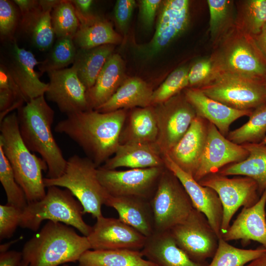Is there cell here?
I'll list each match as a JSON object with an SVG mask.
<instances>
[{
    "mask_svg": "<svg viewBox=\"0 0 266 266\" xmlns=\"http://www.w3.org/2000/svg\"><path fill=\"white\" fill-rule=\"evenodd\" d=\"M127 117L125 109L109 112L91 109L67 115L58 123L55 131L73 140L99 167L120 145Z\"/></svg>",
    "mask_w": 266,
    "mask_h": 266,
    "instance_id": "1",
    "label": "cell"
},
{
    "mask_svg": "<svg viewBox=\"0 0 266 266\" xmlns=\"http://www.w3.org/2000/svg\"><path fill=\"white\" fill-rule=\"evenodd\" d=\"M42 95L18 109L20 133L33 152L38 153L46 163L47 178H56L64 173L67 163L53 135L54 111Z\"/></svg>",
    "mask_w": 266,
    "mask_h": 266,
    "instance_id": "2",
    "label": "cell"
},
{
    "mask_svg": "<svg viewBox=\"0 0 266 266\" xmlns=\"http://www.w3.org/2000/svg\"><path fill=\"white\" fill-rule=\"evenodd\" d=\"M87 237L64 223L48 221L24 245L23 259L30 266H60L78 261L90 250Z\"/></svg>",
    "mask_w": 266,
    "mask_h": 266,
    "instance_id": "3",
    "label": "cell"
},
{
    "mask_svg": "<svg viewBox=\"0 0 266 266\" xmlns=\"http://www.w3.org/2000/svg\"><path fill=\"white\" fill-rule=\"evenodd\" d=\"M0 147L28 203L41 200L46 193L42 172L47 171V166L23 141L16 113L9 114L0 122Z\"/></svg>",
    "mask_w": 266,
    "mask_h": 266,
    "instance_id": "4",
    "label": "cell"
},
{
    "mask_svg": "<svg viewBox=\"0 0 266 266\" xmlns=\"http://www.w3.org/2000/svg\"><path fill=\"white\" fill-rule=\"evenodd\" d=\"M214 46L210 59L214 70L266 82V60L253 36L234 26Z\"/></svg>",
    "mask_w": 266,
    "mask_h": 266,
    "instance_id": "5",
    "label": "cell"
},
{
    "mask_svg": "<svg viewBox=\"0 0 266 266\" xmlns=\"http://www.w3.org/2000/svg\"><path fill=\"white\" fill-rule=\"evenodd\" d=\"M41 200L28 203L23 210L20 227L37 231L44 220L70 226L87 237L92 227L84 221L83 207L67 189L57 186L47 187Z\"/></svg>",
    "mask_w": 266,
    "mask_h": 266,
    "instance_id": "6",
    "label": "cell"
},
{
    "mask_svg": "<svg viewBox=\"0 0 266 266\" xmlns=\"http://www.w3.org/2000/svg\"><path fill=\"white\" fill-rule=\"evenodd\" d=\"M98 167L87 157L74 155L67 160L60 177L44 178L46 187L57 186L69 190L81 204L83 214H91L96 219L102 215L101 207L109 195L100 184Z\"/></svg>",
    "mask_w": 266,
    "mask_h": 266,
    "instance_id": "7",
    "label": "cell"
},
{
    "mask_svg": "<svg viewBox=\"0 0 266 266\" xmlns=\"http://www.w3.org/2000/svg\"><path fill=\"white\" fill-rule=\"evenodd\" d=\"M196 88L237 110H254L266 103V82L230 72L214 69L209 80Z\"/></svg>",
    "mask_w": 266,
    "mask_h": 266,
    "instance_id": "8",
    "label": "cell"
},
{
    "mask_svg": "<svg viewBox=\"0 0 266 266\" xmlns=\"http://www.w3.org/2000/svg\"><path fill=\"white\" fill-rule=\"evenodd\" d=\"M150 203L154 217L155 232L170 231L183 222L194 208L181 182L166 167Z\"/></svg>",
    "mask_w": 266,
    "mask_h": 266,
    "instance_id": "9",
    "label": "cell"
},
{
    "mask_svg": "<svg viewBox=\"0 0 266 266\" xmlns=\"http://www.w3.org/2000/svg\"><path fill=\"white\" fill-rule=\"evenodd\" d=\"M198 182L213 189L220 199L223 210L222 235L228 230L232 218L240 207L254 205L261 197L257 183L247 176L229 177L217 172L205 176Z\"/></svg>",
    "mask_w": 266,
    "mask_h": 266,
    "instance_id": "10",
    "label": "cell"
},
{
    "mask_svg": "<svg viewBox=\"0 0 266 266\" xmlns=\"http://www.w3.org/2000/svg\"><path fill=\"white\" fill-rule=\"evenodd\" d=\"M170 233L177 245L196 262L212 258L218 248L220 238L206 216L194 208L187 218Z\"/></svg>",
    "mask_w": 266,
    "mask_h": 266,
    "instance_id": "11",
    "label": "cell"
},
{
    "mask_svg": "<svg viewBox=\"0 0 266 266\" xmlns=\"http://www.w3.org/2000/svg\"><path fill=\"white\" fill-rule=\"evenodd\" d=\"M165 167L107 169L98 167V179L107 193L113 197L136 196L151 200Z\"/></svg>",
    "mask_w": 266,
    "mask_h": 266,
    "instance_id": "12",
    "label": "cell"
},
{
    "mask_svg": "<svg viewBox=\"0 0 266 266\" xmlns=\"http://www.w3.org/2000/svg\"><path fill=\"white\" fill-rule=\"evenodd\" d=\"M154 108L158 135L156 144L162 154L167 153L180 140L197 116L185 95L179 93Z\"/></svg>",
    "mask_w": 266,
    "mask_h": 266,
    "instance_id": "13",
    "label": "cell"
},
{
    "mask_svg": "<svg viewBox=\"0 0 266 266\" xmlns=\"http://www.w3.org/2000/svg\"><path fill=\"white\" fill-rule=\"evenodd\" d=\"M146 238L119 218H107L103 215L97 218L87 236L91 248L95 250H141Z\"/></svg>",
    "mask_w": 266,
    "mask_h": 266,
    "instance_id": "14",
    "label": "cell"
},
{
    "mask_svg": "<svg viewBox=\"0 0 266 266\" xmlns=\"http://www.w3.org/2000/svg\"><path fill=\"white\" fill-rule=\"evenodd\" d=\"M48 89L45 94L66 116L91 110L87 89L72 67L49 71Z\"/></svg>",
    "mask_w": 266,
    "mask_h": 266,
    "instance_id": "15",
    "label": "cell"
},
{
    "mask_svg": "<svg viewBox=\"0 0 266 266\" xmlns=\"http://www.w3.org/2000/svg\"><path fill=\"white\" fill-rule=\"evenodd\" d=\"M14 39L6 62L2 63L16 84L26 103L45 94L48 83L40 80L35 70L40 62L32 52L20 47Z\"/></svg>",
    "mask_w": 266,
    "mask_h": 266,
    "instance_id": "16",
    "label": "cell"
},
{
    "mask_svg": "<svg viewBox=\"0 0 266 266\" xmlns=\"http://www.w3.org/2000/svg\"><path fill=\"white\" fill-rule=\"evenodd\" d=\"M248 155L249 152L242 145L229 140L208 122L205 146L193 178L198 182L209 174L218 172L227 165L244 160Z\"/></svg>",
    "mask_w": 266,
    "mask_h": 266,
    "instance_id": "17",
    "label": "cell"
},
{
    "mask_svg": "<svg viewBox=\"0 0 266 266\" xmlns=\"http://www.w3.org/2000/svg\"><path fill=\"white\" fill-rule=\"evenodd\" d=\"M165 166L178 178L189 195L194 208L202 213L220 238L223 210L217 193L212 188L201 185L193 177L180 168L168 155L163 154Z\"/></svg>",
    "mask_w": 266,
    "mask_h": 266,
    "instance_id": "18",
    "label": "cell"
},
{
    "mask_svg": "<svg viewBox=\"0 0 266 266\" xmlns=\"http://www.w3.org/2000/svg\"><path fill=\"white\" fill-rule=\"evenodd\" d=\"M190 19L188 0H167L162 5L154 36L148 45L151 55L160 52L187 29Z\"/></svg>",
    "mask_w": 266,
    "mask_h": 266,
    "instance_id": "19",
    "label": "cell"
},
{
    "mask_svg": "<svg viewBox=\"0 0 266 266\" xmlns=\"http://www.w3.org/2000/svg\"><path fill=\"white\" fill-rule=\"evenodd\" d=\"M208 125V121L197 116L180 140L166 153L180 168L193 177L205 146Z\"/></svg>",
    "mask_w": 266,
    "mask_h": 266,
    "instance_id": "20",
    "label": "cell"
},
{
    "mask_svg": "<svg viewBox=\"0 0 266 266\" xmlns=\"http://www.w3.org/2000/svg\"><path fill=\"white\" fill-rule=\"evenodd\" d=\"M266 190L255 204L242 208L221 238L227 242L241 240L243 246L257 241L266 248Z\"/></svg>",
    "mask_w": 266,
    "mask_h": 266,
    "instance_id": "21",
    "label": "cell"
},
{
    "mask_svg": "<svg viewBox=\"0 0 266 266\" xmlns=\"http://www.w3.org/2000/svg\"><path fill=\"white\" fill-rule=\"evenodd\" d=\"M184 95L194 108L197 116L213 124L225 137L230 132L232 123L242 117H249L253 110L231 108L207 97L196 88L187 89Z\"/></svg>",
    "mask_w": 266,
    "mask_h": 266,
    "instance_id": "22",
    "label": "cell"
},
{
    "mask_svg": "<svg viewBox=\"0 0 266 266\" xmlns=\"http://www.w3.org/2000/svg\"><path fill=\"white\" fill-rule=\"evenodd\" d=\"M104 205L115 209L120 220L146 237L154 233V217L150 200L136 196L109 195Z\"/></svg>",
    "mask_w": 266,
    "mask_h": 266,
    "instance_id": "23",
    "label": "cell"
},
{
    "mask_svg": "<svg viewBox=\"0 0 266 266\" xmlns=\"http://www.w3.org/2000/svg\"><path fill=\"white\" fill-rule=\"evenodd\" d=\"M100 167L107 169L165 167L163 154L156 143H120L112 157ZM100 167V166H99Z\"/></svg>",
    "mask_w": 266,
    "mask_h": 266,
    "instance_id": "24",
    "label": "cell"
},
{
    "mask_svg": "<svg viewBox=\"0 0 266 266\" xmlns=\"http://www.w3.org/2000/svg\"><path fill=\"white\" fill-rule=\"evenodd\" d=\"M141 252L157 266H208L192 260L176 244L170 231L155 232L146 238Z\"/></svg>",
    "mask_w": 266,
    "mask_h": 266,
    "instance_id": "25",
    "label": "cell"
},
{
    "mask_svg": "<svg viewBox=\"0 0 266 266\" xmlns=\"http://www.w3.org/2000/svg\"><path fill=\"white\" fill-rule=\"evenodd\" d=\"M153 91L144 80L137 77L124 81L116 92L96 108L100 112H109L133 107H147L152 105Z\"/></svg>",
    "mask_w": 266,
    "mask_h": 266,
    "instance_id": "26",
    "label": "cell"
},
{
    "mask_svg": "<svg viewBox=\"0 0 266 266\" xmlns=\"http://www.w3.org/2000/svg\"><path fill=\"white\" fill-rule=\"evenodd\" d=\"M124 76V64L118 54H112L107 60L94 86L87 90L91 109L105 103L121 85Z\"/></svg>",
    "mask_w": 266,
    "mask_h": 266,
    "instance_id": "27",
    "label": "cell"
},
{
    "mask_svg": "<svg viewBox=\"0 0 266 266\" xmlns=\"http://www.w3.org/2000/svg\"><path fill=\"white\" fill-rule=\"evenodd\" d=\"M242 145L249 155L244 160L227 165L218 172L225 176H245L251 178L258 184L261 196L266 190V145L245 143Z\"/></svg>",
    "mask_w": 266,
    "mask_h": 266,
    "instance_id": "28",
    "label": "cell"
},
{
    "mask_svg": "<svg viewBox=\"0 0 266 266\" xmlns=\"http://www.w3.org/2000/svg\"><path fill=\"white\" fill-rule=\"evenodd\" d=\"M78 18L80 26L73 37V41L79 49L88 50L120 42V35L107 21L91 15Z\"/></svg>",
    "mask_w": 266,
    "mask_h": 266,
    "instance_id": "29",
    "label": "cell"
},
{
    "mask_svg": "<svg viewBox=\"0 0 266 266\" xmlns=\"http://www.w3.org/2000/svg\"><path fill=\"white\" fill-rule=\"evenodd\" d=\"M158 128L155 109L138 107L130 114L127 126L121 133L120 143H156Z\"/></svg>",
    "mask_w": 266,
    "mask_h": 266,
    "instance_id": "30",
    "label": "cell"
},
{
    "mask_svg": "<svg viewBox=\"0 0 266 266\" xmlns=\"http://www.w3.org/2000/svg\"><path fill=\"white\" fill-rule=\"evenodd\" d=\"M113 45H104L90 49H79L72 67L87 90L92 88L104 65L112 54Z\"/></svg>",
    "mask_w": 266,
    "mask_h": 266,
    "instance_id": "31",
    "label": "cell"
},
{
    "mask_svg": "<svg viewBox=\"0 0 266 266\" xmlns=\"http://www.w3.org/2000/svg\"><path fill=\"white\" fill-rule=\"evenodd\" d=\"M143 257L141 250H88L78 262L79 266H157Z\"/></svg>",
    "mask_w": 266,
    "mask_h": 266,
    "instance_id": "32",
    "label": "cell"
},
{
    "mask_svg": "<svg viewBox=\"0 0 266 266\" xmlns=\"http://www.w3.org/2000/svg\"><path fill=\"white\" fill-rule=\"evenodd\" d=\"M51 11L43 10L40 6L21 18L22 29L29 33L33 44L40 50L50 48L56 35L52 24Z\"/></svg>",
    "mask_w": 266,
    "mask_h": 266,
    "instance_id": "33",
    "label": "cell"
},
{
    "mask_svg": "<svg viewBox=\"0 0 266 266\" xmlns=\"http://www.w3.org/2000/svg\"><path fill=\"white\" fill-rule=\"evenodd\" d=\"M266 26V0H246L237 4L235 27L253 37Z\"/></svg>",
    "mask_w": 266,
    "mask_h": 266,
    "instance_id": "34",
    "label": "cell"
},
{
    "mask_svg": "<svg viewBox=\"0 0 266 266\" xmlns=\"http://www.w3.org/2000/svg\"><path fill=\"white\" fill-rule=\"evenodd\" d=\"M210 15L209 32L215 45L235 26L233 1L228 0L207 1Z\"/></svg>",
    "mask_w": 266,
    "mask_h": 266,
    "instance_id": "35",
    "label": "cell"
},
{
    "mask_svg": "<svg viewBox=\"0 0 266 266\" xmlns=\"http://www.w3.org/2000/svg\"><path fill=\"white\" fill-rule=\"evenodd\" d=\"M248 121L241 127L229 132L226 137L242 145L259 143L266 136V103L254 109Z\"/></svg>",
    "mask_w": 266,
    "mask_h": 266,
    "instance_id": "36",
    "label": "cell"
},
{
    "mask_svg": "<svg viewBox=\"0 0 266 266\" xmlns=\"http://www.w3.org/2000/svg\"><path fill=\"white\" fill-rule=\"evenodd\" d=\"M265 253L266 248L261 245L255 249H241L231 245L221 237L208 266H245Z\"/></svg>",
    "mask_w": 266,
    "mask_h": 266,
    "instance_id": "37",
    "label": "cell"
},
{
    "mask_svg": "<svg viewBox=\"0 0 266 266\" xmlns=\"http://www.w3.org/2000/svg\"><path fill=\"white\" fill-rule=\"evenodd\" d=\"M77 50L72 38H58L47 58L38 65L40 73L64 69L73 64Z\"/></svg>",
    "mask_w": 266,
    "mask_h": 266,
    "instance_id": "38",
    "label": "cell"
},
{
    "mask_svg": "<svg viewBox=\"0 0 266 266\" xmlns=\"http://www.w3.org/2000/svg\"><path fill=\"white\" fill-rule=\"evenodd\" d=\"M51 16L56 36L73 39L79 28L80 21L71 0H61L52 9Z\"/></svg>",
    "mask_w": 266,
    "mask_h": 266,
    "instance_id": "39",
    "label": "cell"
},
{
    "mask_svg": "<svg viewBox=\"0 0 266 266\" xmlns=\"http://www.w3.org/2000/svg\"><path fill=\"white\" fill-rule=\"evenodd\" d=\"M0 181L5 193L7 203L23 210L28 204L25 194L17 183L12 167L0 147Z\"/></svg>",
    "mask_w": 266,
    "mask_h": 266,
    "instance_id": "40",
    "label": "cell"
},
{
    "mask_svg": "<svg viewBox=\"0 0 266 266\" xmlns=\"http://www.w3.org/2000/svg\"><path fill=\"white\" fill-rule=\"evenodd\" d=\"M189 69L183 66L172 71L156 90L153 91L152 104L165 102L188 87Z\"/></svg>",
    "mask_w": 266,
    "mask_h": 266,
    "instance_id": "41",
    "label": "cell"
},
{
    "mask_svg": "<svg viewBox=\"0 0 266 266\" xmlns=\"http://www.w3.org/2000/svg\"><path fill=\"white\" fill-rule=\"evenodd\" d=\"M20 11L14 2L0 0V34L1 39L13 40V36L19 22Z\"/></svg>",
    "mask_w": 266,
    "mask_h": 266,
    "instance_id": "42",
    "label": "cell"
},
{
    "mask_svg": "<svg viewBox=\"0 0 266 266\" xmlns=\"http://www.w3.org/2000/svg\"><path fill=\"white\" fill-rule=\"evenodd\" d=\"M23 210L6 203L0 205V239L11 237L20 226Z\"/></svg>",
    "mask_w": 266,
    "mask_h": 266,
    "instance_id": "43",
    "label": "cell"
},
{
    "mask_svg": "<svg viewBox=\"0 0 266 266\" xmlns=\"http://www.w3.org/2000/svg\"><path fill=\"white\" fill-rule=\"evenodd\" d=\"M213 71L214 66L210 58L196 62L189 70L188 86L200 87L209 80Z\"/></svg>",
    "mask_w": 266,
    "mask_h": 266,
    "instance_id": "44",
    "label": "cell"
},
{
    "mask_svg": "<svg viewBox=\"0 0 266 266\" xmlns=\"http://www.w3.org/2000/svg\"><path fill=\"white\" fill-rule=\"evenodd\" d=\"M135 6L133 0H118L114 7V16L119 28L126 30Z\"/></svg>",
    "mask_w": 266,
    "mask_h": 266,
    "instance_id": "45",
    "label": "cell"
},
{
    "mask_svg": "<svg viewBox=\"0 0 266 266\" xmlns=\"http://www.w3.org/2000/svg\"><path fill=\"white\" fill-rule=\"evenodd\" d=\"M161 2L160 0H142L140 3L141 17L144 25L151 27L157 10Z\"/></svg>",
    "mask_w": 266,
    "mask_h": 266,
    "instance_id": "46",
    "label": "cell"
},
{
    "mask_svg": "<svg viewBox=\"0 0 266 266\" xmlns=\"http://www.w3.org/2000/svg\"><path fill=\"white\" fill-rule=\"evenodd\" d=\"M22 259V252L11 250L0 253V266H20Z\"/></svg>",
    "mask_w": 266,
    "mask_h": 266,
    "instance_id": "47",
    "label": "cell"
},
{
    "mask_svg": "<svg viewBox=\"0 0 266 266\" xmlns=\"http://www.w3.org/2000/svg\"><path fill=\"white\" fill-rule=\"evenodd\" d=\"M77 16L85 17L89 15V12L93 2L92 0H72Z\"/></svg>",
    "mask_w": 266,
    "mask_h": 266,
    "instance_id": "48",
    "label": "cell"
},
{
    "mask_svg": "<svg viewBox=\"0 0 266 266\" xmlns=\"http://www.w3.org/2000/svg\"><path fill=\"white\" fill-rule=\"evenodd\" d=\"M254 38L259 49L266 60V26L262 32Z\"/></svg>",
    "mask_w": 266,
    "mask_h": 266,
    "instance_id": "49",
    "label": "cell"
},
{
    "mask_svg": "<svg viewBox=\"0 0 266 266\" xmlns=\"http://www.w3.org/2000/svg\"><path fill=\"white\" fill-rule=\"evenodd\" d=\"M38 1L42 9L52 10L61 1V0H40Z\"/></svg>",
    "mask_w": 266,
    "mask_h": 266,
    "instance_id": "50",
    "label": "cell"
},
{
    "mask_svg": "<svg viewBox=\"0 0 266 266\" xmlns=\"http://www.w3.org/2000/svg\"><path fill=\"white\" fill-rule=\"evenodd\" d=\"M245 266H266V253L251 261Z\"/></svg>",
    "mask_w": 266,
    "mask_h": 266,
    "instance_id": "51",
    "label": "cell"
},
{
    "mask_svg": "<svg viewBox=\"0 0 266 266\" xmlns=\"http://www.w3.org/2000/svg\"><path fill=\"white\" fill-rule=\"evenodd\" d=\"M18 239H16L14 241L9 242L6 243L1 244L0 246V253H3L8 251L9 248L14 243L16 242Z\"/></svg>",
    "mask_w": 266,
    "mask_h": 266,
    "instance_id": "52",
    "label": "cell"
},
{
    "mask_svg": "<svg viewBox=\"0 0 266 266\" xmlns=\"http://www.w3.org/2000/svg\"><path fill=\"white\" fill-rule=\"evenodd\" d=\"M20 266H29V263L28 262L22 259V261Z\"/></svg>",
    "mask_w": 266,
    "mask_h": 266,
    "instance_id": "53",
    "label": "cell"
},
{
    "mask_svg": "<svg viewBox=\"0 0 266 266\" xmlns=\"http://www.w3.org/2000/svg\"><path fill=\"white\" fill-rule=\"evenodd\" d=\"M260 143H261L262 144L266 145V136L264 138V139L263 140V141L261 142H260Z\"/></svg>",
    "mask_w": 266,
    "mask_h": 266,
    "instance_id": "54",
    "label": "cell"
},
{
    "mask_svg": "<svg viewBox=\"0 0 266 266\" xmlns=\"http://www.w3.org/2000/svg\"><path fill=\"white\" fill-rule=\"evenodd\" d=\"M60 266H69L66 265V264H65V265H63Z\"/></svg>",
    "mask_w": 266,
    "mask_h": 266,
    "instance_id": "55",
    "label": "cell"
}]
</instances>
